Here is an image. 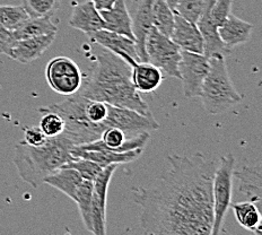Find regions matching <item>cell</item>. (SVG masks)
<instances>
[{
    "mask_svg": "<svg viewBox=\"0 0 262 235\" xmlns=\"http://www.w3.org/2000/svg\"><path fill=\"white\" fill-rule=\"evenodd\" d=\"M170 168L149 187L133 189L146 234L211 235L217 164L201 153L167 156Z\"/></svg>",
    "mask_w": 262,
    "mask_h": 235,
    "instance_id": "6da1fadb",
    "label": "cell"
},
{
    "mask_svg": "<svg viewBox=\"0 0 262 235\" xmlns=\"http://www.w3.org/2000/svg\"><path fill=\"white\" fill-rule=\"evenodd\" d=\"M98 47L94 51V65L91 74L83 79L76 94L110 105L131 109L145 116H152L131 80L133 67L107 49Z\"/></svg>",
    "mask_w": 262,
    "mask_h": 235,
    "instance_id": "7a4b0ae2",
    "label": "cell"
},
{
    "mask_svg": "<svg viewBox=\"0 0 262 235\" xmlns=\"http://www.w3.org/2000/svg\"><path fill=\"white\" fill-rule=\"evenodd\" d=\"M73 147L62 135L48 137L40 146H30L20 141L15 146L13 161L20 179L33 188H39L47 177L72 160Z\"/></svg>",
    "mask_w": 262,
    "mask_h": 235,
    "instance_id": "3957f363",
    "label": "cell"
},
{
    "mask_svg": "<svg viewBox=\"0 0 262 235\" xmlns=\"http://www.w3.org/2000/svg\"><path fill=\"white\" fill-rule=\"evenodd\" d=\"M205 111L211 116L225 112L241 103L243 96L236 91L229 77L225 56L209 58V70L201 86L200 96Z\"/></svg>",
    "mask_w": 262,
    "mask_h": 235,
    "instance_id": "277c9868",
    "label": "cell"
},
{
    "mask_svg": "<svg viewBox=\"0 0 262 235\" xmlns=\"http://www.w3.org/2000/svg\"><path fill=\"white\" fill-rule=\"evenodd\" d=\"M235 157L233 154L220 158L212 180V200H214V226L211 235L222 232L223 223L232 204L233 174L235 171Z\"/></svg>",
    "mask_w": 262,
    "mask_h": 235,
    "instance_id": "5b68a950",
    "label": "cell"
},
{
    "mask_svg": "<svg viewBox=\"0 0 262 235\" xmlns=\"http://www.w3.org/2000/svg\"><path fill=\"white\" fill-rule=\"evenodd\" d=\"M145 49L147 61L160 68L170 77L180 79L179 63L181 61L182 50L171 37L163 35L152 26L147 35Z\"/></svg>",
    "mask_w": 262,
    "mask_h": 235,
    "instance_id": "8992f818",
    "label": "cell"
},
{
    "mask_svg": "<svg viewBox=\"0 0 262 235\" xmlns=\"http://www.w3.org/2000/svg\"><path fill=\"white\" fill-rule=\"evenodd\" d=\"M46 78L57 94L70 96L76 94L83 84V74L73 59L59 56L51 59L46 68Z\"/></svg>",
    "mask_w": 262,
    "mask_h": 235,
    "instance_id": "52a82bcc",
    "label": "cell"
},
{
    "mask_svg": "<svg viewBox=\"0 0 262 235\" xmlns=\"http://www.w3.org/2000/svg\"><path fill=\"white\" fill-rule=\"evenodd\" d=\"M209 70V58L205 54L182 51L179 63L180 79L182 81L183 94L187 98L199 97L201 86Z\"/></svg>",
    "mask_w": 262,
    "mask_h": 235,
    "instance_id": "ba28073f",
    "label": "cell"
},
{
    "mask_svg": "<svg viewBox=\"0 0 262 235\" xmlns=\"http://www.w3.org/2000/svg\"><path fill=\"white\" fill-rule=\"evenodd\" d=\"M106 129L118 128L122 130L128 137L143 133H150L160 129L158 123L152 116H145L131 109L119 108L108 104V112L105 119Z\"/></svg>",
    "mask_w": 262,
    "mask_h": 235,
    "instance_id": "9c48e42d",
    "label": "cell"
},
{
    "mask_svg": "<svg viewBox=\"0 0 262 235\" xmlns=\"http://www.w3.org/2000/svg\"><path fill=\"white\" fill-rule=\"evenodd\" d=\"M118 165L104 166L93 180V206H92V234H106V201L111 179Z\"/></svg>",
    "mask_w": 262,
    "mask_h": 235,
    "instance_id": "30bf717a",
    "label": "cell"
},
{
    "mask_svg": "<svg viewBox=\"0 0 262 235\" xmlns=\"http://www.w3.org/2000/svg\"><path fill=\"white\" fill-rule=\"evenodd\" d=\"M87 36L90 37L92 45L101 46L107 49L108 51L122 58L131 67H134L136 63L141 62L137 52V48H136V43L133 39H129L127 36L107 30L93 32L87 34Z\"/></svg>",
    "mask_w": 262,
    "mask_h": 235,
    "instance_id": "8fae6325",
    "label": "cell"
},
{
    "mask_svg": "<svg viewBox=\"0 0 262 235\" xmlns=\"http://www.w3.org/2000/svg\"><path fill=\"white\" fill-rule=\"evenodd\" d=\"M57 33L15 41L5 54L19 63H31L39 59L56 40Z\"/></svg>",
    "mask_w": 262,
    "mask_h": 235,
    "instance_id": "7c38bea8",
    "label": "cell"
},
{
    "mask_svg": "<svg viewBox=\"0 0 262 235\" xmlns=\"http://www.w3.org/2000/svg\"><path fill=\"white\" fill-rule=\"evenodd\" d=\"M152 4L154 0H137L134 16H131V29L140 61H147L146 39L152 27Z\"/></svg>",
    "mask_w": 262,
    "mask_h": 235,
    "instance_id": "4fadbf2b",
    "label": "cell"
},
{
    "mask_svg": "<svg viewBox=\"0 0 262 235\" xmlns=\"http://www.w3.org/2000/svg\"><path fill=\"white\" fill-rule=\"evenodd\" d=\"M171 40L182 51L204 54V40L196 24L176 13Z\"/></svg>",
    "mask_w": 262,
    "mask_h": 235,
    "instance_id": "5bb4252c",
    "label": "cell"
},
{
    "mask_svg": "<svg viewBox=\"0 0 262 235\" xmlns=\"http://www.w3.org/2000/svg\"><path fill=\"white\" fill-rule=\"evenodd\" d=\"M261 163L244 166L242 170L234 171L233 177L238 180V201H251L261 207Z\"/></svg>",
    "mask_w": 262,
    "mask_h": 235,
    "instance_id": "9a60e30c",
    "label": "cell"
},
{
    "mask_svg": "<svg viewBox=\"0 0 262 235\" xmlns=\"http://www.w3.org/2000/svg\"><path fill=\"white\" fill-rule=\"evenodd\" d=\"M212 2L214 0H210L208 6L205 8L204 13L201 14L195 23L204 40V54L208 58L218 56V54L225 56V53L228 52V48H226L221 40L217 26L210 17V7Z\"/></svg>",
    "mask_w": 262,
    "mask_h": 235,
    "instance_id": "2e32d148",
    "label": "cell"
},
{
    "mask_svg": "<svg viewBox=\"0 0 262 235\" xmlns=\"http://www.w3.org/2000/svg\"><path fill=\"white\" fill-rule=\"evenodd\" d=\"M144 149H134L129 152H112L106 149H81L74 146L70 154L74 157H83L86 160H91L101 166H107L111 164H125L137 160L143 154Z\"/></svg>",
    "mask_w": 262,
    "mask_h": 235,
    "instance_id": "e0dca14e",
    "label": "cell"
},
{
    "mask_svg": "<svg viewBox=\"0 0 262 235\" xmlns=\"http://www.w3.org/2000/svg\"><path fill=\"white\" fill-rule=\"evenodd\" d=\"M217 30L221 40L229 49L247 43L253 31V25L231 13L225 22L217 27Z\"/></svg>",
    "mask_w": 262,
    "mask_h": 235,
    "instance_id": "ac0fdd59",
    "label": "cell"
},
{
    "mask_svg": "<svg viewBox=\"0 0 262 235\" xmlns=\"http://www.w3.org/2000/svg\"><path fill=\"white\" fill-rule=\"evenodd\" d=\"M69 25L75 30L81 31L85 34L104 30V20L92 2L79 4L73 9L72 16L69 18Z\"/></svg>",
    "mask_w": 262,
    "mask_h": 235,
    "instance_id": "d6986e66",
    "label": "cell"
},
{
    "mask_svg": "<svg viewBox=\"0 0 262 235\" xmlns=\"http://www.w3.org/2000/svg\"><path fill=\"white\" fill-rule=\"evenodd\" d=\"M100 14L104 20V30L118 33L134 40L131 15L124 0H117L110 9L100 10Z\"/></svg>",
    "mask_w": 262,
    "mask_h": 235,
    "instance_id": "ffe728a7",
    "label": "cell"
},
{
    "mask_svg": "<svg viewBox=\"0 0 262 235\" xmlns=\"http://www.w3.org/2000/svg\"><path fill=\"white\" fill-rule=\"evenodd\" d=\"M131 80L135 89L141 93H151L161 86L164 80L163 72L148 61L136 63L131 70Z\"/></svg>",
    "mask_w": 262,
    "mask_h": 235,
    "instance_id": "44dd1931",
    "label": "cell"
},
{
    "mask_svg": "<svg viewBox=\"0 0 262 235\" xmlns=\"http://www.w3.org/2000/svg\"><path fill=\"white\" fill-rule=\"evenodd\" d=\"M83 181L84 179L81 178L77 171L72 167L62 166L58 168L57 171H54L49 177H47L45 183L61 191L62 194L68 196L70 199L74 200L76 193H77V190Z\"/></svg>",
    "mask_w": 262,
    "mask_h": 235,
    "instance_id": "7402d4cb",
    "label": "cell"
},
{
    "mask_svg": "<svg viewBox=\"0 0 262 235\" xmlns=\"http://www.w3.org/2000/svg\"><path fill=\"white\" fill-rule=\"evenodd\" d=\"M234 215L239 225L248 231L256 235H261L262 226V216L260 212V207L256 206L251 201H236L231 204Z\"/></svg>",
    "mask_w": 262,
    "mask_h": 235,
    "instance_id": "603a6c76",
    "label": "cell"
},
{
    "mask_svg": "<svg viewBox=\"0 0 262 235\" xmlns=\"http://www.w3.org/2000/svg\"><path fill=\"white\" fill-rule=\"evenodd\" d=\"M58 27L51 20V17H29L18 29L12 32L15 41L30 39V37L41 36L57 33Z\"/></svg>",
    "mask_w": 262,
    "mask_h": 235,
    "instance_id": "cb8c5ba5",
    "label": "cell"
},
{
    "mask_svg": "<svg viewBox=\"0 0 262 235\" xmlns=\"http://www.w3.org/2000/svg\"><path fill=\"white\" fill-rule=\"evenodd\" d=\"M74 201L78 206L79 215L86 229L92 233V206H93V181L85 180L78 188Z\"/></svg>",
    "mask_w": 262,
    "mask_h": 235,
    "instance_id": "d4e9b609",
    "label": "cell"
},
{
    "mask_svg": "<svg viewBox=\"0 0 262 235\" xmlns=\"http://www.w3.org/2000/svg\"><path fill=\"white\" fill-rule=\"evenodd\" d=\"M176 12L164 0H154L152 4V26L163 35L171 37Z\"/></svg>",
    "mask_w": 262,
    "mask_h": 235,
    "instance_id": "484cf974",
    "label": "cell"
},
{
    "mask_svg": "<svg viewBox=\"0 0 262 235\" xmlns=\"http://www.w3.org/2000/svg\"><path fill=\"white\" fill-rule=\"evenodd\" d=\"M61 0H23L21 6L30 17L35 18L52 17L59 10Z\"/></svg>",
    "mask_w": 262,
    "mask_h": 235,
    "instance_id": "4316f807",
    "label": "cell"
},
{
    "mask_svg": "<svg viewBox=\"0 0 262 235\" xmlns=\"http://www.w3.org/2000/svg\"><path fill=\"white\" fill-rule=\"evenodd\" d=\"M30 16L21 6H0V25L10 32L24 23Z\"/></svg>",
    "mask_w": 262,
    "mask_h": 235,
    "instance_id": "83f0119b",
    "label": "cell"
},
{
    "mask_svg": "<svg viewBox=\"0 0 262 235\" xmlns=\"http://www.w3.org/2000/svg\"><path fill=\"white\" fill-rule=\"evenodd\" d=\"M108 112V104L101 101H93L87 98L85 104V116L91 123H93L103 133L106 129L105 119Z\"/></svg>",
    "mask_w": 262,
    "mask_h": 235,
    "instance_id": "f1b7e54d",
    "label": "cell"
},
{
    "mask_svg": "<svg viewBox=\"0 0 262 235\" xmlns=\"http://www.w3.org/2000/svg\"><path fill=\"white\" fill-rule=\"evenodd\" d=\"M210 0H179L176 13L192 23H196Z\"/></svg>",
    "mask_w": 262,
    "mask_h": 235,
    "instance_id": "f546056e",
    "label": "cell"
},
{
    "mask_svg": "<svg viewBox=\"0 0 262 235\" xmlns=\"http://www.w3.org/2000/svg\"><path fill=\"white\" fill-rule=\"evenodd\" d=\"M39 112L42 113L40 128L47 137H57V136L62 134L64 122L57 112L42 110V109H39Z\"/></svg>",
    "mask_w": 262,
    "mask_h": 235,
    "instance_id": "4dcf8cb0",
    "label": "cell"
},
{
    "mask_svg": "<svg viewBox=\"0 0 262 235\" xmlns=\"http://www.w3.org/2000/svg\"><path fill=\"white\" fill-rule=\"evenodd\" d=\"M66 167H72L74 170L77 171L81 178L85 180H91L93 181L96 178L98 173L102 171L103 166L100 164L93 162L91 160H86L83 157H73L72 160L64 164Z\"/></svg>",
    "mask_w": 262,
    "mask_h": 235,
    "instance_id": "1f68e13d",
    "label": "cell"
},
{
    "mask_svg": "<svg viewBox=\"0 0 262 235\" xmlns=\"http://www.w3.org/2000/svg\"><path fill=\"white\" fill-rule=\"evenodd\" d=\"M233 0H214L210 7V17L218 27L231 14Z\"/></svg>",
    "mask_w": 262,
    "mask_h": 235,
    "instance_id": "d6a6232c",
    "label": "cell"
},
{
    "mask_svg": "<svg viewBox=\"0 0 262 235\" xmlns=\"http://www.w3.org/2000/svg\"><path fill=\"white\" fill-rule=\"evenodd\" d=\"M48 137L40 127H27L24 129V143L30 146H40L47 141Z\"/></svg>",
    "mask_w": 262,
    "mask_h": 235,
    "instance_id": "836d02e7",
    "label": "cell"
},
{
    "mask_svg": "<svg viewBox=\"0 0 262 235\" xmlns=\"http://www.w3.org/2000/svg\"><path fill=\"white\" fill-rule=\"evenodd\" d=\"M87 2H92L98 10H105L110 9L117 0H87Z\"/></svg>",
    "mask_w": 262,
    "mask_h": 235,
    "instance_id": "e575fe53",
    "label": "cell"
},
{
    "mask_svg": "<svg viewBox=\"0 0 262 235\" xmlns=\"http://www.w3.org/2000/svg\"><path fill=\"white\" fill-rule=\"evenodd\" d=\"M164 2H165L168 6H170V8L173 10V12H176L179 0H164Z\"/></svg>",
    "mask_w": 262,
    "mask_h": 235,
    "instance_id": "d590c367",
    "label": "cell"
},
{
    "mask_svg": "<svg viewBox=\"0 0 262 235\" xmlns=\"http://www.w3.org/2000/svg\"><path fill=\"white\" fill-rule=\"evenodd\" d=\"M0 91H2V85H0Z\"/></svg>",
    "mask_w": 262,
    "mask_h": 235,
    "instance_id": "8d00e7d4",
    "label": "cell"
},
{
    "mask_svg": "<svg viewBox=\"0 0 262 235\" xmlns=\"http://www.w3.org/2000/svg\"><path fill=\"white\" fill-rule=\"evenodd\" d=\"M0 27H3V26H2V25H0Z\"/></svg>",
    "mask_w": 262,
    "mask_h": 235,
    "instance_id": "74e56055",
    "label": "cell"
}]
</instances>
